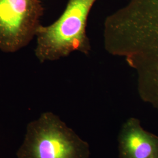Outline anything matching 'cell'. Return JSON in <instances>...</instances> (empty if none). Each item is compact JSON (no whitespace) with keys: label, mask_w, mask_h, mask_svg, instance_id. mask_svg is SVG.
<instances>
[{"label":"cell","mask_w":158,"mask_h":158,"mask_svg":"<svg viewBox=\"0 0 158 158\" xmlns=\"http://www.w3.org/2000/svg\"><path fill=\"white\" fill-rule=\"evenodd\" d=\"M103 31L106 51L124 58L139 97L158 111V0H130L106 18Z\"/></svg>","instance_id":"obj_1"},{"label":"cell","mask_w":158,"mask_h":158,"mask_svg":"<svg viewBox=\"0 0 158 158\" xmlns=\"http://www.w3.org/2000/svg\"><path fill=\"white\" fill-rule=\"evenodd\" d=\"M97 0H69L62 15L49 25H40L35 55L40 63L68 56L73 52L85 55L91 45L86 34L88 17Z\"/></svg>","instance_id":"obj_2"},{"label":"cell","mask_w":158,"mask_h":158,"mask_svg":"<svg viewBox=\"0 0 158 158\" xmlns=\"http://www.w3.org/2000/svg\"><path fill=\"white\" fill-rule=\"evenodd\" d=\"M87 142L51 111L29 122L18 158H90Z\"/></svg>","instance_id":"obj_3"},{"label":"cell","mask_w":158,"mask_h":158,"mask_svg":"<svg viewBox=\"0 0 158 158\" xmlns=\"http://www.w3.org/2000/svg\"><path fill=\"white\" fill-rule=\"evenodd\" d=\"M44 12L41 0H0V51L15 53L28 45Z\"/></svg>","instance_id":"obj_4"},{"label":"cell","mask_w":158,"mask_h":158,"mask_svg":"<svg viewBox=\"0 0 158 158\" xmlns=\"http://www.w3.org/2000/svg\"><path fill=\"white\" fill-rule=\"evenodd\" d=\"M117 142L119 158H158V136L145 130L137 118L123 124Z\"/></svg>","instance_id":"obj_5"}]
</instances>
